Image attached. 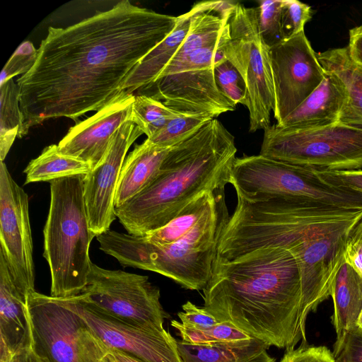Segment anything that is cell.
<instances>
[{"label": "cell", "instance_id": "11", "mask_svg": "<svg viewBox=\"0 0 362 362\" xmlns=\"http://www.w3.org/2000/svg\"><path fill=\"white\" fill-rule=\"evenodd\" d=\"M81 295L105 313L136 325L163 328L168 317L160 290L147 276L106 269L92 262Z\"/></svg>", "mask_w": 362, "mask_h": 362}, {"label": "cell", "instance_id": "10", "mask_svg": "<svg viewBox=\"0 0 362 362\" xmlns=\"http://www.w3.org/2000/svg\"><path fill=\"white\" fill-rule=\"evenodd\" d=\"M228 23L230 39L226 47V57L245 83V105L249 110L250 132L264 130L270 126L274 95L270 48L259 35L257 8L240 4Z\"/></svg>", "mask_w": 362, "mask_h": 362}, {"label": "cell", "instance_id": "23", "mask_svg": "<svg viewBox=\"0 0 362 362\" xmlns=\"http://www.w3.org/2000/svg\"><path fill=\"white\" fill-rule=\"evenodd\" d=\"M325 71L336 76L343 84L346 101L339 121L362 128V66L350 57L347 47L317 54Z\"/></svg>", "mask_w": 362, "mask_h": 362}, {"label": "cell", "instance_id": "12", "mask_svg": "<svg viewBox=\"0 0 362 362\" xmlns=\"http://www.w3.org/2000/svg\"><path fill=\"white\" fill-rule=\"evenodd\" d=\"M59 299L76 313L88 329L109 348L144 362H182L177 341L164 328L122 321L101 311L81 294Z\"/></svg>", "mask_w": 362, "mask_h": 362}, {"label": "cell", "instance_id": "16", "mask_svg": "<svg viewBox=\"0 0 362 362\" xmlns=\"http://www.w3.org/2000/svg\"><path fill=\"white\" fill-rule=\"evenodd\" d=\"M143 133L132 118L117 131L105 158L84 175L83 198L89 226L96 237L117 218L115 199L120 171L131 145Z\"/></svg>", "mask_w": 362, "mask_h": 362}, {"label": "cell", "instance_id": "42", "mask_svg": "<svg viewBox=\"0 0 362 362\" xmlns=\"http://www.w3.org/2000/svg\"><path fill=\"white\" fill-rule=\"evenodd\" d=\"M8 362H48L37 354L30 346L16 354Z\"/></svg>", "mask_w": 362, "mask_h": 362}, {"label": "cell", "instance_id": "1", "mask_svg": "<svg viewBox=\"0 0 362 362\" xmlns=\"http://www.w3.org/2000/svg\"><path fill=\"white\" fill-rule=\"evenodd\" d=\"M177 19L122 1L69 27H49L34 65L17 80L23 115L18 137L49 119L77 122L115 101Z\"/></svg>", "mask_w": 362, "mask_h": 362}, {"label": "cell", "instance_id": "22", "mask_svg": "<svg viewBox=\"0 0 362 362\" xmlns=\"http://www.w3.org/2000/svg\"><path fill=\"white\" fill-rule=\"evenodd\" d=\"M331 296L334 303L332 322L337 333L334 356L347 333L357 327L362 310V276L345 262L335 276Z\"/></svg>", "mask_w": 362, "mask_h": 362}, {"label": "cell", "instance_id": "17", "mask_svg": "<svg viewBox=\"0 0 362 362\" xmlns=\"http://www.w3.org/2000/svg\"><path fill=\"white\" fill-rule=\"evenodd\" d=\"M134 100L135 95L124 91L95 115L77 122L59 141V152L95 168L105 158L118 129L132 118Z\"/></svg>", "mask_w": 362, "mask_h": 362}, {"label": "cell", "instance_id": "31", "mask_svg": "<svg viewBox=\"0 0 362 362\" xmlns=\"http://www.w3.org/2000/svg\"><path fill=\"white\" fill-rule=\"evenodd\" d=\"M282 0H263L259 1L257 25L259 35L269 48L284 40L281 30Z\"/></svg>", "mask_w": 362, "mask_h": 362}, {"label": "cell", "instance_id": "30", "mask_svg": "<svg viewBox=\"0 0 362 362\" xmlns=\"http://www.w3.org/2000/svg\"><path fill=\"white\" fill-rule=\"evenodd\" d=\"M214 118L207 114L180 112L156 134L147 139L156 146L171 148L192 136Z\"/></svg>", "mask_w": 362, "mask_h": 362}, {"label": "cell", "instance_id": "44", "mask_svg": "<svg viewBox=\"0 0 362 362\" xmlns=\"http://www.w3.org/2000/svg\"><path fill=\"white\" fill-rule=\"evenodd\" d=\"M357 327L362 329V310L357 322Z\"/></svg>", "mask_w": 362, "mask_h": 362}, {"label": "cell", "instance_id": "21", "mask_svg": "<svg viewBox=\"0 0 362 362\" xmlns=\"http://www.w3.org/2000/svg\"><path fill=\"white\" fill-rule=\"evenodd\" d=\"M202 7V1L197 2L189 11L177 16L174 30L133 70L123 86V91L133 93L156 80L182 44L188 34L192 17Z\"/></svg>", "mask_w": 362, "mask_h": 362}, {"label": "cell", "instance_id": "8", "mask_svg": "<svg viewBox=\"0 0 362 362\" xmlns=\"http://www.w3.org/2000/svg\"><path fill=\"white\" fill-rule=\"evenodd\" d=\"M230 184L237 195L249 200L282 197L341 208L362 209L361 194L327 183L314 169L260 154L235 158Z\"/></svg>", "mask_w": 362, "mask_h": 362}, {"label": "cell", "instance_id": "27", "mask_svg": "<svg viewBox=\"0 0 362 362\" xmlns=\"http://www.w3.org/2000/svg\"><path fill=\"white\" fill-rule=\"evenodd\" d=\"M0 158L4 161L21 129L19 89L11 79L0 86Z\"/></svg>", "mask_w": 362, "mask_h": 362}, {"label": "cell", "instance_id": "24", "mask_svg": "<svg viewBox=\"0 0 362 362\" xmlns=\"http://www.w3.org/2000/svg\"><path fill=\"white\" fill-rule=\"evenodd\" d=\"M182 362H275L267 352L269 346L252 338L232 344L193 345L177 341Z\"/></svg>", "mask_w": 362, "mask_h": 362}, {"label": "cell", "instance_id": "34", "mask_svg": "<svg viewBox=\"0 0 362 362\" xmlns=\"http://www.w3.org/2000/svg\"><path fill=\"white\" fill-rule=\"evenodd\" d=\"M37 49L30 41H25L16 49L4 66L0 77V86L15 76L26 74L34 65Z\"/></svg>", "mask_w": 362, "mask_h": 362}, {"label": "cell", "instance_id": "6", "mask_svg": "<svg viewBox=\"0 0 362 362\" xmlns=\"http://www.w3.org/2000/svg\"><path fill=\"white\" fill-rule=\"evenodd\" d=\"M85 175L50 182V204L43 229V257L51 274L50 296L80 295L87 284L92 262L91 230L83 198Z\"/></svg>", "mask_w": 362, "mask_h": 362}, {"label": "cell", "instance_id": "7", "mask_svg": "<svg viewBox=\"0 0 362 362\" xmlns=\"http://www.w3.org/2000/svg\"><path fill=\"white\" fill-rule=\"evenodd\" d=\"M218 42V41H217ZM210 32L192 25L175 56L151 84L138 90L180 112L207 114L214 117L233 111L235 105L219 90L215 81Z\"/></svg>", "mask_w": 362, "mask_h": 362}, {"label": "cell", "instance_id": "36", "mask_svg": "<svg viewBox=\"0 0 362 362\" xmlns=\"http://www.w3.org/2000/svg\"><path fill=\"white\" fill-rule=\"evenodd\" d=\"M280 362H337L326 346L301 345L297 349L287 350Z\"/></svg>", "mask_w": 362, "mask_h": 362}, {"label": "cell", "instance_id": "38", "mask_svg": "<svg viewBox=\"0 0 362 362\" xmlns=\"http://www.w3.org/2000/svg\"><path fill=\"white\" fill-rule=\"evenodd\" d=\"M315 171L318 176L327 183L362 195V170Z\"/></svg>", "mask_w": 362, "mask_h": 362}, {"label": "cell", "instance_id": "4", "mask_svg": "<svg viewBox=\"0 0 362 362\" xmlns=\"http://www.w3.org/2000/svg\"><path fill=\"white\" fill-rule=\"evenodd\" d=\"M237 148L234 136L216 119L171 147L153 182L115 209L128 234L145 236L173 220L207 191L230 183Z\"/></svg>", "mask_w": 362, "mask_h": 362}, {"label": "cell", "instance_id": "25", "mask_svg": "<svg viewBox=\"0 0 362 362\" xmlns=\"http://www.w3.org/2000/svg\"><path fill=\"white\" fill-rule=\"evenodd\" d=\"M223 194L224 190L204 192L165 226L144 237L160 246L175 243L187 235L206 214L214 209Z\"/></svg>", "mask_w": 362, "mask_h": 362}, {"label": "cell", "instance_id": "37", "mask_svg": "<svg viewBox=\"0 0 362 362\" xmlns=\"http://www.w3.org/2000/svg\"><path fill=\"white\" fill-rule=\"evenodd\" d=\"M182 308L183 312L178 313L177 315L180 322L186 327L204 329L220 322L204 307H198L190 301H187Z\"/></svg>", "mask_w": 362, "mask_h": 362}, {"label": "cell", "instance_id": "26", "mask_svg": "<svg viewBox=\"0 0 362 362\" xmlns=\"http://www.w3.org/2000/svg\"><path fill=\"white\" fill-rule=\"evenodd\" d=\"M91 168L76 158L62 154L58 145L45 147L41 154L33 159L24 170L25 184L51 181L74 175H86Z\"/></svg>", "mask_w": 362, "mask_h": 362}, {"label": "cell", "instance_id": "5", "mask_svg": "<svg viewBox=\"0 0 362 362\" xmlns=\"http://www.w3.org/2000/svg\"><path fill=\"white\" fill-rule=\"evenodd\" d=\"M224 194L185 236L160 246L144 236L108 230L98 235L100 249L124 267L151 271L190 290H203L213 271L219 239L228 220Z\"/></svg>", "mask_w": 362, "mask_h": 362}, {"label": "cell", "instance_id": "40", "mask_svg": "<svg viewBox=\"0 0 362 362\" xmlns=\"http://www.w3.org/2000/svg\"><path fill=\"white\" fill-rule=\"evenodd\" d=\"M344 261L362 276V226L359 222L347 239Z\"/></svg>", "mask_w": 362, "mask_h": 362}, {"label": "cell", "instance_id": "35", "mask_svg": "<svg viewBox=\"0 0 362 362\" xmlns=\"http://www.w3.org/2000/svg\"><path fill=\"white\" fill-rule=\"evenodd\" d=\"M80 354L81 362H116L111 349L85 323L80 333Z\"/></svg>", "mask_w": 362, "mask_h": 362}, {"label": "cell", "instance_id": "33", "mask_svg": "<svg viewBox=\"0 0 362 362\" xmlns=\"http://www.w3.org/2000/svg\"><path fill=\"white\" fill-rule=\"evenodd\" d=\"M312 17L311 7L297 0H282L281 30L284 40L304 31Z\"/></svg>", "mask_w": 362, "mask_h": 362}, {"label": "cell", "instance_id": "39", "mask_svg": "<svg viewBox=\"0 0 362 362\" xmlns=\"http://www.w3.org/2000/svg\"><path fill=\"white\" fill-rule=\"evenodd\" d=\"M337 362H362V329L356 327L346 335L334 356Z\"/></svg>", "mask_w": 362, "mask_h": 362}, {"label": "cell", "instance_id": "28", "mask_svg": "<svg viewBox=\"0 0 362 362\" xmlns=\"http://www.w3.org/2000/svg\"><path fill=\"white\" fill-rule=\"evenodd\" d=\"M171 325L177 330L182 341L193 345L238 344L252 338L227 322H219L204 329L188 328L175 320L171 321Z\"/></svg>", "mask_w": 362, "mask_h": 362}, {"label": "cell", "instance_id": "14", "mask_svg": "<svg viewBox=\"0 0 362 362\" xmlns=\"http://www.w3.org/2000/svg\"><path fill=\"white\" fill-rule=\"evenodd\" d=\"M0 252L18 288L27 296L35 290L33 245L26 192L0 163Z\"/></svg>", "mask_w": 362, "mask_h": 362}, {"label": "cell", "instance_id": "19", "mask_svg": "<svg viewBox=\"0 0 362 362\" xmlns=\"http://www.w3.org/2000/svg\"><path fill=\"white\" fill-rule=\"evenodd\" d=\"M325 72L320 84L277 126L312 127L339 121L346 101V91L336 76Z\"/></svg>", "mask_w": 362, "mask_h": 362}, {"label": "cell", "instance_id": "45", "mask_svg": "<svg viewBox=\"0 0 362 362\" xmlns=\"http://www.w3.org/2000/svg\"><path fill=\"white\" fill-rule=\"evenodd\" d=\"M359 223H361V225L362 226V218L360 220Z\"/></svg>", "mask_w": 362, "mask_h": 362}, {"label": "cell", "instance_id": "13", "mask_svg": "<svg viewBox=\"0 0 362 362\" xmlns=\"http://www.w3.org/2000/svg\"><path fill=\"white\" fill-rule=\"evenodd\" d=\"M276 124L320 84L325 72L304 31L270 48Z\"/></svg>", "mask_w": 362, "mask_h": 362}, {"label": "cell", "instance_id": "15", "mask_svg": "<svg viewBox=\"0 0 362 362\" xmlns=\"http://www.w3.org/2000/svg\"><path fill=\"white\" fill-rule=\"evenodd\" d=\"M30 347L48 362H81V318L57 298L35 290L26 296Z\"/></svg>", "mask_w": 362, "mask_h": 362}, {"label": "cell", "instance_id": "3", "mask_svg": "<svg viewBox=\"0 0 362 362\" xmlns=\"http://www.w3.org/2000/svg\"><path fill=\"white\" fill-rule=\"evenodd\" d=\"M203 291L204 308L269 347L305 345L308 317L300 273L281 247L255 250L235 259H215Z\"/></svg>", "mask_w": 362, "mask_h": 362}, {"label": "cell", "instance_id": "18", "mask_svg": "<svg viewBox=\"0 0 362 362\" xmlns=\"http://www.w3.org/2000/svg\"><path fill=\"white\" fill-rule=\"evenodd\" d=\"M30 346L26 295L16 285L0 252V362Z\"/></svg>", "mask_w": 362, "mask_h": 362}, {"label": "cell", "instance_id": "9", "mask_svg": "<svg viewBox=\"0 0 362 362\" xmlns=\"http://www.w3.org/2000/svg\"><path fill=\"white\" fill-rule=\"evenodd\" d=\"M259 154L317 170H356L362 168V128L341 121L312 127L270 125Z\"/></svg>", "mask_w": 362, "mask_h": 362}, {"label": "cell", "instance_id": "41", "mask_svg": "<svg viewBox=\"0 0 362 362\" xmlns=\"http://www.w3.org/2000/svg\"><path fill=\"white\" fill-rule=\"evenodd\" d=\"M347 49L351 59L362 66V25L349 30Z\"/></svg>", "mask_w": 362, "mask_h": 362}, {"label": "cell", "instance_id": "29", "mask_svg": "<svg viewBox=\"0 0 362 362\" xmlns=\"http://www.w3.org/2000/svg\"><path fill=\"white\" fill-rule=\"evenodd\" d=\"M180 112L165 106L162 102L144 95H135L132 120L147 138H151Z\"/></svg>", "mask_w": 362, "mask_h": 362}, {"label": "cell", "instance_id": "43", "mask_svg": "<svg viewBox=\"0 0 362 362\" xmlns=\"http://www.w3.org/2000/svg\"><path fill=\"white\" fill-rule=\"evenodd\" d=\"M110 349L116 362H144L125 352L113 349Z\"/></svg>", "mask_w": 362, "mask_h": 362}, {"label": "cell", "instance_id": "32", "mask_svg": "<svg viewBox=\"0 0 362 362\" xmlns=\"http://www.w3.org/2000/svg\"><path fill=\"white\" fill-rule=\"evenodd\" d=\"M216 83L221 93L235 106L245 105L246 101L245 83L235 66L226 61L214 67Z\"/></svg>", "mask_w": 362, "mask_h": 362}, {"label": "cell", "instance_id": "20", "mask_svg": "<svg viewBox=\"0 0 362 362\" xmlns=\"http://www.w3.org/2000/svg\"><path fill=\"white\" fill-rule=\"evenodd\" d=\"M170 148L156 146L148 139L134 147L125 158L120 171L115 208L139 194L153 182Z\"/></svg>", "mask_w": 362, "mask_h": 362}, {"label": "cell", "instance_id": "2", "mask_svg": "<svg viewBox=\"0 0 362 362\" xmlns=\"http://www.w3.org/2000/svg\"><path fill=\"white\" fill-rule=\"evenodd\" d=\"M362 218V209H347L272 197L237 205L221 233L216 257L235 259L255 250L281 247L299 267L307 314L329 296L344 264L347 239Z\"/></svg>", "mask_w": 362, "mask_h": 362}]
</instances>
